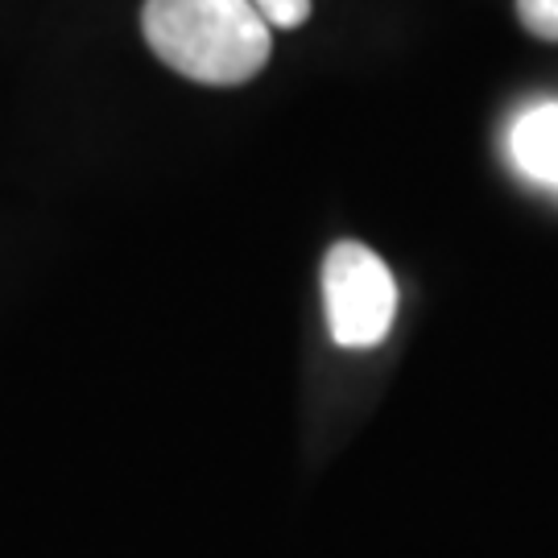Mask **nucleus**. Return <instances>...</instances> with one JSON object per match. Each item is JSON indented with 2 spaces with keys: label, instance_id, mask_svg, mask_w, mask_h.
Instances as JSON below:
<instances>
[{
  "label": "nucleus",
  "instance_id": "nucleus-1",
  "mask_svg": "<svg viewBox=\"0 0 558 558\" xmlns=\"http://www.w3.org/2000/svg\"><path fill=\"white\" fill-rule=\"evenodd\" d=\"M141 29L170 71L207 87L248 83L274 54V29L248 0H145Z\"/></svg>",
  "mask_w": 558,
  "mask_h": 558
},
{
  "label": "nucleus",
  "instance_id": "nucleus-2",
  "mask_svg": "<svg viewBox=\"0 0 558 558\" xmlns=\"http://www.w3.org/2000/svg\"><path fill=\"white\" fill-rule=\"evenodd\" d=\"M323 302L339 348H377L398 315V286L373 248L339 240L323 260Z\"/></svg>",
  "mask_w": 558,
  "mask_h": 558
},
{
  "label": "nucleus",
  "instance_id": "nucleus-3",
  "mask_svg": "<svg viewBox=\"0 0 558 558\" xmlns=\"http://www.w3.org/2000/svg\"><path fill=\"white\" fill-rule=\"evenodd\" d=\"M509 158L525 179L558 191V104L521 112L509 129Z\"/></svg>",
  "mask_w": 558,
  "mask_h": 558
},
{
  "label": "nucleus",
  "instance_id": "nucleus-4",
  "mask_svg": "<svg viewBox=\"0 0 558 558\" xmlns=\"http://www.w3.org/2000/svg\"><path fill=\"white\" fill-rule=\"evenodd\" d=\"M518 17L534 38L558 41V0H518Z\"/></svg>",
  "mask_w": 558,
  "mask_h": 558
},
{
  "label": "nucleus",
  "instance_id": "nucleus-5",
  "mask_svg": "<svg viewBox=\"0 0 558 558\" xmlns=\"http://www.w3.org/2000/svg\"><path fill=\"white\" fill-rule=\"evenodd\" d=\"M248 4L269 21V29H299L311 17V0H248Z\"/></svg>",
  "mask_w": 558,
  "mask_h": 558
}]
</instances>
